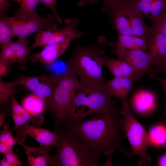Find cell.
<instances>
[{"mask_svg":"<svg viewBox=\"0 0 166 166\" xmlns=\"http://www.w3.org/2000/svg\"><path fill=\"white\" fill-rule=\"evenodd\" d=\"M122 108L116 105L110 110L78 119L61 118L54 122L76 136L97 156L107 158L110 164L112 156L118 151L128 157L123 145L124 131Z\"/></svg>","mask_w":166,"mask_h":166,"instance_id":"cell-1","label":"cell"},{"mask_svg":"<svg viewBox=\"0 0 166 166\" xmlns=\"http://www.w3.org/2000/svg\"><path fill=\"white\" fill-rule=\"evenodd\" d=\"M105 37H98L94 43L83 46L76 42L75 50L69 59V69L79 77L82 85L102 86L105 85L103 68L105 66L103 45L107 44Z\"/></svg>","mask_w":166,"mask_h":166,"instance_id":"cell-2","label":"cell"},{"mask_svg":"<svg viewBox=\"0 0 166 166\" xmlns=\"http://www.w3.org/2000/svg\"><path fill=\"white\" fill-rule=\"evenodd\" d=\"M58 140L55 147L52 165L98 166L101 158L91 151L76 136L61 127L55 125Z\"/></svg>","mask_w":166,"mask_h":166,"instance_id":"cell-3","label":"cell"},{"mask_svg":"<svg viewBox=\"0 0 166 166\" xmlns=\"http://www.w3.org/2000/svg\"><path fill=\"white\" fill-rule=\"evenodd\" d=\"M82 85L68 111L61 118L82 119L108 111L116 105L112 100L105 84L102 86Z\"/></svg>","mask_w":166,"mask_h":166,"instance_id":"cell-4","label":"cell"},{"mask_svg":"<svg viewBox=\"0 0 166 166\" xmlns=\"http://www.w3.org/2000/svg\"><path fill=\"white\" fill-rule=\"evenodd\" d=\"M82 87L80 80L69 69L59 75L48 106L54 121L61 119L66 114L75 95Z\"/></svg>","mask_w":166,"mask_h":166,"instance_id":"cell-5","label":"cell"},{"mask_svg":"<svg viewBox=\"0 0 166 166\" xmlns=\"http://www.w3.org/2000/svg\"><path fill=\"white\" fill-rule=\"evenodd\" d=\"M121 114L124 117V131L131 148L128 157L131 159L136 155L139 158V164H150L152 160L147 152L148 147L152 144L148 133L133 116L130 106L125 110H122Z\"/></svg>","mask_w":166,"mask_h":166,"instance_id":"cell-6","label":"cell"},{"mask_svg":"<svg viewBox=\"0 0 166 166\" xmlns=\"http://www.w3.org/2000/svg\"><path fill=\"white\" fill-rule=\"evenodd\" d=\"M10 26L13 37L25 38L35 32L58 28L59 24L52 12L45 16L37 14L22 16H5Z\"/></svg>","mask_w":166,"mask_h":166,"instance_id":"cell-7","label":"cell"},{"mask_svg":"<svg viewBox=\"0 0 166 166\" xmlns=\"http://www.w3.org/2000/svg\"><path fill=\"white\" fill-rule=\"evenodd\" d=\"M65 22L66 25L63 28L37 32L35 36V41L31 48L34 49L39 46L44 47L65 40H72L84 37L83 33L77 28L78 23L77 18H66Z\"/></svg>","mask_w":166,"mask_h":166,"instance_id":"cell-8","label":"cell"},{"mask_svg":"<svg viewBox=\"0 0 166 166\" xmlns=\"http://www.w3.org/2000/svg\"><path fill=\"white\" fill-rule=\"evenodd\" d=\"M59 75L39 76H22L12 82L15 87L23 86L31 91L48 106L56 86Z\"/></svg>","mask_w":166,"mask_h":166,"instance_id":"cell-9","label":"cell"},{"mask_svg":"<svg viewBox=\"0 0 166 166\" xmlns=\"http://www.w3.org/2000/svg\"><path fill=\"white\" fill-rule=\"evenodd\" d=\"M133 4L123 0L111 4L102 10L106 12L113 28L118 34L133 35L131 26V10Z\"/></svg>","mask_w":166,"mask_h":166,"instance_id":"cell-10","label":"cell"},{"mask_svg":"<svg viewBox=\"0 0 166 166\" xmlns=\"http://www.w3.org/2000/svg\"><path fill=\"white\" fill-rule=\"evenodd\" d=\"M113 53L118 58L124 59L135 69L140 77L152 74L155 66L149 53L139 49L111 47Z\"/></svg>","mask_w":166,"mask_h":166,"instance_id":"cell-11","label":"cell"},{"mask_svg":"<svg viewBox=\"0 0 166 166\" xmlns=\"http://www.w3.org/2000/svg\"><path fill=\"white\" fill-rule=\"evenodd\" d=\"M16 130L14 137L16 143H24L27 135L30 136L39 143L40 146H48L55 147L58 140L56 132L40 128L39 126L26 124L21 126Z\"/></svg>","mask_w":166,"mask_h":166,"instance_id":"cell-12","label":"cell"},{"mask_svg":"<svg viewBox=\"0 0 166 166\" xmlns=\"http://www.w3.org/2000/svg\"><path fill=\"white\" fill-rule=\"evenodd\" d=\"M134 82L130 79L124 77H114L105 83V85L112 97L118 98L121 103L122 110L129 106L128 96L132 90Z\"/></svg>","mask_w":166,"mask_h":166,"instance_id":"cell-13","label":"cell"},{"mask_svg":"<svg viewBox=\"0 0 166 166\" xmlns=\"http://www.w3.org/2000/svg\"><path fill=\"white\" fill-rule=\"evenodd\" d=\"M148 45L149 53L155 66L154 71L166 62V36L153 30L148 40Z\"/></svg>","mask_w":166,"mask_h":166,"instance_id":"cell-14","label":"cell"},{"mask_svg":"<svg viewBox=\"0 0 166 166\" xmlns=\"http://www.w3.org/2000/svg\"><path fill=\"white\" fill-rule=\"evenodd\" d=\"M72 40L68 39L44 47L40 52L31 55L30 59L33 63L39 62L43 64H51L61 55Z\"/></svg>","mask_w":166,"mask_h":166,"instance_id":"cell-15","label":"cell"},{"mask_svg":"<svg viewBox=\"0 0 166 166\" xmlns=\"http://www.w3.org/2000/svg\"><path fill=\"white\" fill-rule=\"evenodd\" d=\"M24 149L28 158V164L31 166H47L52 165L53 156L49 155L50 147L40 146L34 147L28 146L24 143H17Z\"/></svg>","mask_w":166,"mask_h":166,"instance_id":"cell-16","label":"cell"},{"mask_svg":"<svg viewBox=\"0 0 166 166\" xmlns=\"http://www.w3.org/2000/svg\"><path fill=\"white\" fill-rule=\"evenodd\" d=\"M110 47L139 49L146 51L148 48V40L133 35L118 34L116 39L108 44Z\"/></svg>","mask_w":166,"mask_h":166,"instance_id":"cell-17","label":"cell"},{"mask_svg":"<svg viewBox=\"0 0 166 166\" xmlns=\"http://www.w3.org/2000/svg\"><path fill=\"white\" fill-rule=\"evenodd\" d=\"M131 26L134 35L147 40L153 31L152 27L146 25L142 14L133 4L131 10Z\"/></svg>","mask_w":166,"mask_h":166,"instance_id":"cell-18","label":"cell"},{"mask_svg":"<svg viewBox=\"0 0 166 166\" xmlns=\"http://www.w3.org/2000/svg\"><path fill=\"white\" fill-rule=\"evenodd\" d=\"M45 106L44 101L34 94L27 96L22 102V106L25 109L34 116H38L42 113Z\"/></svg>","mask_w":166,"mask_h":166,"instance_id":"cell-19","label":"cell"},{"mask_svg":"<svg viewBox=\"0 0 166 166\" xmlns=\"http://www.w3.org/2000/svg\"><path fill=\"white\" fill-rule=\"evenodd\" d=\"M11 112L20 115L29 124L31 123L32 124L40 126L44 123V119L42 116H34L30 114L18 103L14 95L11 98Z\"/></svg>","mask_w":166,"mask_h":166,"instance_id":"cell-20","label":"cell"},{"mask_svg":"<svg viewBox=\"0 0 166 166\" xmlns=\"http://www.w3.org/2000/svg\"><path fill=\"white\" fill-rule=\"evenodd\" d=\"M18 41H12L1 46L0 54V62L9 64L17 62L18 54Z\"/></svg>","mask_w":166,"mask_h":166,"instance_id":"cell-21","label":"cell"},{"mask_svg":"<svg viewBox=\"0 0 166 166\" xmlns=\"http://www.w3.org/2000/svg\"><path fill=\"white\" fill-rule=\"evenodd\" d=\"M152 145L161 147L166 146V127L162 124L152 126L148 133Z\"/></svg>","mask_w":166,"mask_h":166,"instance_id":"cell-22","label":"cell"},{"mask_svg":"<svg viewBox=\"0 0 166 166\" xmlns=\"http://www.w3.org/2000/svg\"><path fill=\"white\" fill-rule=\"evenodd\" d=\"M18 3L20 7L14 14V16H22L37 14V6L38 0H10Z\"/></svg>","mask_w":166,"mask_h":166,"instance_id":"cell-23","label":"cell"},{"mask_svg":"<svg viewBox=\"0 0 166 166\" xmlns=\"http://www.w3.org/2000/svg\"><path fill=\"white\" fill-rule=\"evenodd\" d=\"M18 53L17 62L22 69L26 68V64L29 57L30 49L28 45V42L27 38H18Z\"/></svg>","mask_w":166,"mask_h":166,"instance_id":"cell-24","label":"cell"},{"mask_svg":"<svg viewBox=\"0 0 166 166\" xmlns=\"http://www.w3.org/2000/svg\"><path fill=\"white\" fill-rule=\"evenodd\" d=\"M6 15H0V44L1 46L12 42L13 38L11 28L6 21Z\"/></svg>","mask_w":166,"mask_h":166,"instance_id":"cell-25","label":"cell"},{"mask_svg":"<svg viewBox=\"0 0 166 166\" xmlns=\"http://www.w3.org/2000/svg\"><path fill=\"white\" fill-rule=\"evenodd\" d=\"M15 87L12 81L0 82V105L6 104L10 101L17 90L14 89Z\"/></svg>","mask_w":166,"mask_h":166,"instance_id":"cell-26","label":"cell"},{"mask_svg":"<svg viewBox=\"0 0 166 166\" xmlns=\"http://www.w3.org/2000/svg\"><path fill=\"white\" fill-rule=\"evenodd\" d=\"M141 97L134 99L133 105L135 109L139 113L141 114L146 113L149 111L154 104L153 97L149 96Z\"/></svg>","mask_w":166,"mask_h":166,"instance_id":"cell-27","label":"cell"},{"mask_svg":"<svg viewBox=\"0 0 166 166\" xmlns=\"http://www.w3.org/2000/svg\"><path fill=\"white\" fill-rule=\"evenodd\" d=\"M121 71L123 76L129 78L133 82L138 81L140 77L134 68L125 60L116 59Z\"/></svg>","mask_w":166,"mask_h":166,"instance_id":"cell-28","label":"cell"},{"mask_svg":"<svg viewBox=\"0 0 166 166\" xmlns=\"http://www.w3.org/2000/svg\"><path fill=\"white\" fill-rule=\"evenodd\" d=\"M152 11L150 20L153 26L159 21L166 8V0H153L151 2Z\"/></svg>","mask_w":166,"mask_h":166,"instance_id":"cell-29","label":"cell"},{"mask_svg":"<svg viewBox=\"0 0 166 166\" xmlns=\"http://www.w3.org/2000/svg\"><path fill=\"white\" fill-rule=\"evenodd\" d=\"M145 17L150 20L151 18L152 6L151 3L142 0H129Z\"/></svg>","mask_w":166,"mask_h":166,"instance_id":"cell-30","label":"cell"},{"mask_svg":"<svg viewBox=\"0 0 166 166\" xmlns=\"http://www.w3.org/2000/svg\"><path fill=\"white\" fill-rule=\"evenodd\" d=\"M105 66L109 69L114 77H123L121 71L117 62L116 59L105 57Z\"/></svg>","mask_w":166,"mask_h":166,"instance_id":"cell-31","label":"cell"},{"mask_svg":"<svg viewBox=\"0 0 166 166\" xmlns=\"http://www.w3.org/2000/svg\"><path fill=\"white\" fill-rule=\"evenodd\" d=\"M3 158L6 161L7 166H20L24 164L13 150H9L4 154Z\"/></svg>","mask_w":166,"mask_h":166,"instance_id":"cell-32","label":"cell"},{"mask_svg":"<svg viewBox=\"0 0 166 166\" xmlns=\"http://www.w3.org/2000/svg\"><path fill=\"white\" fill-rule=\"evenodd\" d=\"M152 27L155 31L166 36V8L160 19Z\"/></svg>","mask_w":166,"mask_h":166,"instance_id":"cell-33","label":"cell"},{"mask_svg":"<svg viewBox=\"0 0 166 166\" xmlns=\"http://www.w3.org/2000/svg\"><path fill=\"white\" fill-rule=\"evenodd\" d=\"M56 1L57 0H38V3L44 4L49 8L56 18L59 24H61L62 23V21L57 11Z\"/></svg>","mask_w":166,"mask_h":166,"instance_id":"cell-34","label":"cell"},{"mask_svg":"<svg viewBox=\"0 0 166 166\" xmlns=\"http://www.w3.org/2000/svg\"><path fill=\"white\" fill-rule=\"evenodd\" d=\"M3 129L0 133V143L6 144L9 138L12 135L9 131V125L6 123L3 124Z\"/></svg>","mask_w":166,"mask_h":166,"instance_id":"cell-35","label":"cell"},{"mask_svg":"<svg viewBox=\"0 0 166 166\" xmlns=\"http://www.w3.org/2000/svg\"><path fill=\"white\" fill-rule=\"evenodd\" d=\"M152 79L158 81L162 86L166 97V79L162 78L156 75L151 74L149 75ZM161 117H166V104L164 110L161 115Z\"/></svg>","mask_w":166,"mask_h":166,"instance_id":"cell-36","label":"cell"},{"mask_svg":"<svg viewBox=\"0 0 166 166\" xmlns=\"http://www.w3.org/2000/svg\"><path fill=\"white\" fill-rule=\"evenodd\" d=\"M8 0H0V15H6V12L9 10L10 4Z\"/></svg>","mask_w":166,"mask_h":166,"instance_id":"cell-37","label":"cell"},{"mask_svg":"<svg viewBox=\"0 0 166 166\" xmlns=\"http://www.w3.org/2000/svg\"><path fill=\"white\" fill-rule=\"evenodd\" d=\"M98 0H80L77 3V6L79 7L86 6L88 5H93L96 3Z\"/></svg>","mask_w":166,"mask_h":166,"instance_id":"cell-38","label":"cell"},{"mask_svg":"<svg viewBox=\"0 0 166 166\" xmlns=\"http://www.w3.org/2000/svg\"><path fill=\"white\" fill-rule=\"evenodd\" d=\"M9 64L0 62V77L1 78L7 72Z\"/></svg>","mask_w":166,"mask_h":166,"instance_id":"cell-39","label":"cell"},{"mask_svg":"<svg viewBox=\"0 0 166 166\" xmlns=\"http://www.w3.org/2000/svg\"><path fill=\"white\" fill-rule=\"evenodd\" d=\"M16 143V141L13 135L11 136L8 139L6 142L9 150H13L14 146Z\"/></svg>","mask_w":166,"mask_h":166,"instance_id":"cell-40","label":"cell"},{"mask_svg":"<svg viewBox=\"0 0 166 166\" xmlns=\"http://www.w3.org/2000/svg\"><path fill=\"white\" fill-rule=\"evenodd\" d=\"M162 72H166V62L156 69L153 74L157 75Z\"/></svg>","mask_w":166,"mask_h":166,"instance_id":"cell-41","label":"cell"},{"mask_svg":"<svg viewBox=\"0 0 166 166\" xmlns=\"http://www.w3.org/2000/svg\"><path fill=\"white\" fill-rule=\"evenodd\" d=\"M122 0H102L103 5L101 8L102 10H103L106 7L111 4Z\"/></svg>","mask_w":166,"mask_h":166,"instance_id":"cell-42","label":"cell"},{"mask_svg":"<svg viewBox=\"0 0 166 166\" xmlns=\"http://www.w3.org/2000/svg\"><path fill=\"white\" fill-rule=\"evenodd\" d=\"M158 164L159 166H166V153L160 158L158 160Z\"/></svg>","mask_w":166,"mask_h":166,"instance_id":"cell-43","label":"cell"},{"mask_svg":"<svg viewBox=\"0 0 166 166\" xmlns=\"http://www.w3.org/2000/svg\"><path fill=\"white\" fill-rule=\"evenodd\" d=\"M8 146L6 144L0 143V152L4 154L9 151Z\"/></svg>","mask_w":166,"mask_h":166,"instance_id":"cell-44","label":"cell"},{"mask_svg":"<svg viewBox=\"0 0 166 166\" xmlns=\"http://www.w3.org/2000/svg\"><path fill=\"white\" fill-rule=\"evenodd\" d=\"M10 110L9 109H7L6 110L3 111H2L0 113V126L1 127V126L2 125L4 119V118L5 117V116L7 113L10 111Z\"/></svg>","mask_w":166,"mask_h":166,"instance_id":"cell-45","label":"cell"},{"mask_svg":"<svg viewBox=\"0 0 166 166\" xmlns=\"http://www.w3.org/2000/svg\"><path fill=\"white\" fill-rule=\"evenodd\" d=\"M144 1L149 3H151V2H152V1L153 0H142Z\"/></svg>","mask_w":166,"mask_h":166,"instance_id":"cell-46","label":"cell"},{"mask_svg":"<svg viewBox=\"0 0 166 166\" xmlns=\"http://www.w3.org/2000/svg\"><path fill=\"white\" fill-rule=\"evenodd\" d=\"M165 123H166V121H165Z\"/></svg>","mask_w":166,"mask_h":166,"instance_id":"cell-47","label":"cell"}]
</instances>
